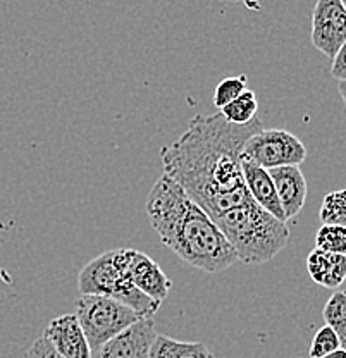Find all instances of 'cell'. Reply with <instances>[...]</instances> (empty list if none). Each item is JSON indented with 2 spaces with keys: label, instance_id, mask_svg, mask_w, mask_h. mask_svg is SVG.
I'll return each mask as SVG.
<instances>
[{
  "label": "cell",
  "instance_id": "cell-7",
  "mask_svg": "<svg viewBox=\"0 0 346 358\" xmlns=\"http://www.w3.org/2000/svg\"><path fill=\"white\" fill-rule=\"evenodd\" d=\"M114 257L117 266L124 272L126 278L138 288L141 293L147 294L157 303H164L169 291L173 288L171 279L164 274L159 264L147 253L133 248L114 250Z\"/></svg>",
  "mask_w": 346,
  "mask_h": 358
},
{
  "label": "cell",
  "instance_id": "cell-27",
  "mask_svg": "<svg viewBox=\"0 0 346 358\" xmlns=\"http://www.w3.org/2000/svg\"><path fill=\"white\" fill-rule=\"evenodd\" d=\"M341 2H343V6H345V9H346V0H341Z\"/></svg>",
  "mask_w": 346,
  "mask_h": 358
},
{
  "label": "cell",
  "instance_id": "cell-17",
  "mask_svg": "<svg viewBox=\"0 0 346 358\" xmlns=\"http://www.w3.org/2000/svg\"><path fill=\"white\" fill-rule=\"evenodd\" d=\"M326 326L334 329V333L343 338L346 333V293L345 291H334L333 296L327 300L322 312Z\"/></svg>",
  "mask_w": 346,
  "mask_h": 358
},
{
  "label": "cell",
  "instance_id": "cell-24",
  "mask_svg": "<svg viewBox=\"0 0 346 358\" xmlns=\"http://www.w3.org/2000/svg\"><path fill=\"white\" fill-rule=\"evenodd\" d=\"M338 90H340V95H341V99H343V103L346 107V81H340V85H338Z\"/></svg>",
  "mask_w": 346,
  "mask_h": 358
},
{
  "label": "cell",
  "instance_id": "cell-15",
  "mask_svg": "<svg viewBox=\"0 0 346 358\" xmlns=\"http://www.w3.org/2000/svg\"><path fill=\"white\" fill-rule=\"evenodd\" d=\"M219 112H221V115L228 122H233V124H247V122L254 121L257 117L259 102H257L255 93L247 88L238 99H234L228 106L219 109Z\"/></svg>",
  "mask_w": 346,
  "mask_h": 358
},
{
  "label": "cell",
  "instance_id": "cell-22",
  "mask_svg": "<svg viewBox=\"0 0 346 358\" xmlns=\"http://www.w3.org/2000/svg\"><path fill=\"white\" fill-rule=\"evenodd\" d=\"M331 74L338 81H346V42L341 45L338 54L333 57V66H331Z\"/></svg>",
  "mask_w": 346,
  "mask_h": 358
},
{
  "label": "cell",
  "instance_id": "cell-21",
  "mask_svg": "<svg viewBox=\"0 0 346 358\" xmlns=\"http://www.w3.org/2000/svg\"><path fill=\"white\" fill-rule=\"evenodd\" d=\"M24 358H62V357L52 348L50 343H48L43 336H40V338L35 339L33 345L29 346Z\"/></svg>",
  "mask_w": 346,
  "mask_h": 358
},
{
  "label": "cell",
  "instance_id": "cell-26",
  "mask_svg": "<svg viewBox=\"0 0 346 358\" xmlns=\"http://www.w3.org/2000/svg\"><path fill=\"white\" fill-rule=\"evenodd\" d=\"M341 348L346 350V333H345L343 338H341Z\"/></svg>",
  "mask_w": 346,
  "mask_h": 358
},
{
  "label": "cell",
  "instance_id": "cell-20",
  "mask_svg": "<svg viewBox=\"0 0 346 358\" xmlns=\"http://www.w3.org/2000/svg\"><path fill=\"white\" fill-rule=\"evenodd\" d=\"M340 346H341L340 336L334 333V329H331L329 326H322L321 329L315 333L314 339H312L308 355H310V358H322L329 355V353L334 352V350L340 348Z\"/></svg>",
  "mask_w": 346,
  "mask_h": 358
},
{
  "label": "cell",
  "instance_id": "cell-19",
  "mask_svg": "<svg viewBox=\"0 0 346 358\" xmlns=\"http://www.w3.org/2000/svg\"><path fill=\"white\" fill-rule=\"evenodd\" d=\"M245 90H247V76L245 74L224 78L214 90V106L217 109H222L234 99H238Z\"/></svg>",
  "mask_w": 346,
  "mask_h": 358
},
{
  "label": "cell",
  "instance_id": "cell-14",
  "mask_svg": "<svg viewBox=\"0 0 346 358\" xmlns=\"http://www.w3.org/2000/svg\"><path fill=\"white\" fill-rule=\"evenodd\" d=\"M150 358H214L203 343H186L157 334L150 348Z\"/></svg>",
  "mask_w": 346,
  "mask_h": 358
},
{
  "label": "cell",
  "instance_id": "cell-9",
  "mask_svg": "<svg viewBox=\"0 0 346 358\" xmlns=\"http://www.w3.org/2000/svg\"><path fill=\"white\" fill-rule=\"evenodd\" d=\"M155 336L154 317L140 319L99 348L92 350V358H150Z\"/></svg>",
  "mask_w": 346,
  "mask_h": 358
},
{
  "label": "cell",
  "instance_id": "cell-25",
  "mask_svg": "<svg viewBox=\"0 0 346 358\" xmlns=\"http://www.w3.org/2000/svg\"><path fill=\"white\" fill-rule=\"evenodd\" d=\"M222 2H252V0H222Z\"/></svg>",
  "mask_w": 346,
  "mask_h": 358
},
{
  "label": "cell",
  "instance_id": "cell-2",
  "mask_svg": "<svg viewBox=\"0 0 346 358\" xmlns=\"http://www.w3.org/2000/svg\"><path fill=\"white\" fill-rule=\"evenodd\" d=\"M147 214L162 243L192 267L219 274L238 262L214 219L167 174L148 193Z\"/></svg>",
  "mask_w": 346,
  "mask_h": 358
},
{
  "label": "cell",
  "instance_id": "cell-11",
  "mask_svg": "<svg viewBox=\"0 0 346 358\" xmlns=\"http://www.w3.org/2000/svg\"><path fill=\"white\" fill-rule=\"evenodd\" d=\"M276 193L281 201L286 221H291L300 214L307 200V179L300 166H281L269 169Z\"/></svg>",
  "mask_w": 346,
  "mask_h": 358
},
{
  "label": "cell",
  "instance_id": "cell-16",
  "mask_svg": "<svg viewBox=\"0 0 346 358\" xmlns=\"http://www.w3.org/2000/svg\"><path fill=\"white\" fill-rule=\"evenodd\" d=\"M319 217L322 224L346 227V189H336L324 196Z\"/></svg>",
  "mask_w": 346,
  "mask_h": 358
},
{
  "label": "cell",
  "instance_id": "cell-18",
  "mask_svg": "<svg viewBox=\"0 0 346 358\" xmlns=\"http://www.w3.org/2000/svg\"><path fill=\"white\" fill-rule=\"evenodd\" d=\"M315 248L338 253V255H346V227L322 224L315 234Z\"/></svg>",
  "mask_w": 346,
  "mask_h": 358
},
{
  "label": "cell",
  "instance_id": "cell-13",
  "mask_svg": "<svg viewBox=\"0 0 346 358\" xmlns=\"http://www.w3.org/2000/svg\"><path fill=\"white\" fill-rule=\"evenodd\" d=\"M307 271L312 281L324 288H340L346 279V255L314 248L307 257Z\"/></svg>",
  "mask_w": 346,
  "mask_h": 358
},
{
  "label": "cell",
  "instance_id": "cell-1",
  "mask_svg": "<svg viewBox=\"0 0 346 358\" xmlns=\"http://www.w3.org/2000/svg\"><path fill=\"white\" fill-rule=\"evenodd\" d=\"M262 129L257 115L247 124H233L221 115H195L188 129L161 148L164 174L212 219L252 200L241 173V152L252 134Z\"/></svg>",
  "mask_w": 346,
  "mask_h": 358
},
{
  "label": "cell",
  "instance_id": "cell-8",
  "mask_svg": "<svg viewBox=\"0 0 346 358\" xmlns=\"http://www.w3.org/2000/svg\"><path fill=\"white\" fill-rule=\"evenodd\" d=\"M312 45L333 59L346 42V9L341 0H317L312 14Z\"/></svg>",
  "mask_w": 346,
  "mask_h": 358
},
{
  "label": "cell",
  "instance_id": "cell-12",
  "mask_svg": "<svg viewBox=\"0 0 346 358\" xmlns=\"http://www.w3.org/2000/svg\"><path fill=\"white\" fill-rule=\"evenodd\" d=\"M241 173H243L245 188L250 193L252 200L257 205H260L264 210L273 214L274 217L286 221L281 201H279V196L276 193V186H274L273 178L269 174V169L260 167L259 164L241 157Z\"/></svg>",
  "mask_w": 346,
  "mask_h": 358
},
{
  "label": "cell",
  "instance_id": "cell-4",
  "mask_svg": "<svg viewBox=\"0 0 346 358\" xmlns=\"http://www.w3.org/2000/svg\"><path fill=\"white\" fill-rule=\"evenodd\" d=\"M78 288L81 294H99V296L113 298L133 308L138 315L147 319L157 313L161 303L154 301L126 278L124 272L117 266L114 250L102 253L90 260L78 275Z\"/></svg>",
  "mask_w": 346,
  "mask_h": 358
},
{
  "label": "cell",
  "instance_id": "cell-5",
  "mask_svg": "<svg viewBox=\"0 0 346 358\" xmlns=\"http://www.w3.org/2000/svg\"><path fill=\"white\" fill-rule=\"evenodd\" d=\"M78 322L92 350L122 333L143 317L124 303L99 294H81L74 308Z\"/></svg>",
  "mask_w": 346,
  "mask_h": 358
},
{
  "label": "cell",
  "instance_id": "cell-6",
  "mask_svg": "<svg viewBox=\"0 0 346 358\" xmlns=\"http://www.w3.org/2000/svg\"><path fill=\"white\" fill-rule=\"evenodd\" d=\"M243 159L273 169L281 166H300L307 159V148L298 138L286 129H260L245 143Z\"/></svg>",
  "mask_w": 346,
  "mask_h": 358
},
{
  "label": "cell",
  "instance_id": "cell-3",
  "mask_svg": "<svg viewBox=\"0 0 346 358\" xmlns=\"http://www.w3.org/2000/svg\"><path fill=\"white\" fill-rule=\"evenodd\" d=\"M240 262L266 264L288 245L289 227L254 200L214 219Z\"/></svg>",
  "mask_w": 346,
  "mask_h": 358
},
{
  "label": "cell",
  "instance_id": "cell-10",
  "mask_svg": "<svg viewBox=\"0 0 346 358\" xmlns=\"http://www.w3.org/2000/svg\"><path fill=\"white\" fill-rule=\"evenodd\" d=\"M43 338L62 358H92V348L74 313H64L48 322Z\"/></svg>",
  "mask_w": 346,
  "mask_h": 358
},
{
  "label": "cell",
  "instance_id": "cell-23",
  "mask_svg": "<svg viewBox=\"0 0 346 358\" xmlns=\"http://www.w3.org/2000/svg\"><path fill=\"white\" fill-rule=\"evenodd\" d=\"M322 358H346V350L341 348V346H340V348L334 350V352H331L329 355H326Z\"/></svg>",
  "mask_w": 346,
  "mask_h": 358
}]
</instances>
